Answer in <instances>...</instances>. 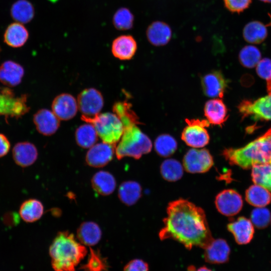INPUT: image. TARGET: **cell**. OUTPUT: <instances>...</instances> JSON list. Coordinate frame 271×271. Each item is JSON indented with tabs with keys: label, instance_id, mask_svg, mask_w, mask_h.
Segmentation results:
<instances>
[{
	"label": "cell",
	"instance_id": "cell-1",
	"mask_svg": "<svg viewBox=\"0 0 271 271\" xmlns=\"http://www.w3.org/2000/svg\"><path fill=\"white\" fill-rule=\"evenodd\" d=\"M167 214L159 233L161 240L174 239L191 249H204L214 239L204 211L193 203L184 199L171 202Z\"/></svg>",
	"mask_w": 271,
	"mask_h": 271
},
{
	"label": "cell",
	"instance_id": "cell-2",
	"mask_svg": "<svg viewBox=\"0 0 271 271\" xmlns=\"http://www.w3.org/2000/svg\"><path fill=\"white\" fill-rule=\"evenodd\" d=\"M87 252L85 246L68 231L59 232L49 247L54 271H76V267Z\"/></svg>",
	"mask_w": 271,
	"mask_h": 271
},
{
	"label": "cell",
	"instance_id": "cell-3",
	"mask_svg": "<svg viewBox=\"0 0 271 271\" xmlns=\"http://www.w3.org/2000/svg\"><path fill=\"white\" fill-rule=\"evenodd\" d=\"M222 154L230 165L249 169L257 164L271 162V127L263 135L246 146L224 149Z\"/></svg>",
	"mask_w": 271,
	"mask_h": 271
},
{
	"label": "cell",
	"instance_id": "cell-4",
	"mask_svg": "<svg viewBox=\"0 0 271 271\" xmlns=\"http://www.w3.org/2000/svg\"><path fill=\"white\" fill-rule=\"evenodd\" d=\"M123 126V134L115 148V153L118 160L126 157L139 159L142 155L151 151L152 143L151 140L137 124H131Z\"/></svg>",
	"mask_w": 271,
	"mask_h": 271
},
{
	"label": "cell",
	"instance_id": "cell-5",
	"mask_svg": "<svg viewBox=\"0 0 271 271\" xmlns=\"http://www.w3.org/2000/svg\"><path fill=\"white\" fill-rule=\"evenodd\" d=\"M102 142L116 146L123 132V124L114 113H99L91 122Z\"/></svg>",
	"mask_w": 271,
	"mask_h": 271
},
{
	"label": "cell",
	"instance_id": "cell-6",
	"mask_svg": "<svg viewBox=\"0 0 271 271\" xmlns=\"http://www.w3.org/2000/svg\"><path fill=\"white\" fill-rule=\"evenodd\" d=\"M77 101L81 119L87 123H91L100 113L104 104L101 93L94 88L82 90L78 94Z\"/></svg>",
	"mask_w": 271,
	"mask_h": 271
},
{
	"label": "cell",
	"instance_id": "cell-7",
	"mask_svg": "<svg viewBox=\"0 0 271 271\" xmlns=\"http://www.w3.org/2000/svg\"><path fill=\"white\" fill-rule=\"evenodd\" d=\"M187 125L181 134L182 140L188 146L193 148H202L209 142L210 137L205 128L209 126L207 120L186 119Z\"/></svg>",
	"mask_w": 271,
	"mask_h": 271
},
{
	"label": "cell",
	"instance_id": "cell-8",
	"mask_svg": "<svg viewBox=\"0 0 271 271\" xmlns=\"http://www.w3.org/2000/svg\"><path fill=\"white\" fill-rule=\"evenodd\" d=\"M27 95L16 97L13 90L9 88H2L0 91V115L19 117L30 108L27 104Z\"/></svg>",
	"mask_w": 271,
	"mask_h": 271
},
{
	"label": "cell",
	"instance_id": "cell-9",
	"mask_svg": "<svg viewBox=\"0 0 271 271\" xmlns=\"http://www.w3.org/2000/svg\"><path fill=\"white\" fill-rule=\"evenodd\" d=\"M242 118L255 120H271V93L255 100H244L239 104Z\"/></svg>",
	"mask_w": 271,
	"mask_h": 271
},
{
	"label": "cell",
	"instance_id": "cell-10",
	"mask_svg": "<svg viewBox=\"0 0 271 271\" xmlns=\"http://www.w3.org/2000/svg\"><path fill=\"white\" fill-rule=\"evenodd\" d=\"M183 163L186 171L195 174L208 172L213 166L214 162L213 157L208 150L192 148L184 155Z\"/></svg>",
	"mask_w": 271,
	"mask_h": 271
},
{
	"label": "cell",
	"instance_id": "cell-11",
	"mask_svg": "<svg viewBox=\"0 0 271 271\" xmlns=\"http://www.w3.org/2000/svg\"><path fill=\"white\" fill-rule=\"evenodd\" d=\"M215 204L221 214L226 216H232L240 211L243 201L241 195L235 190L225 189L216 196Z\"/></svg>",
	"mask_w": 271,
	"mask_h": 271
},
{
	"label": "cell",
	"instance_id": "cell-12",
	"mask_svg": "<svg viewBox=\"0 0 271 271\" xmlns=\"http://www.w3.org/2000/svg\"><path fill=\"white\" fill-rule=\"evenodd\" d=\"M115 148V146L103 142L95 144L87 152L85 157L86 164L94 168L106 166L112 160Z\"/></svg>",
	"mask_w": 271,
	"mask_h": 271
},
{
	"label": "cell",
	"instance_id": "cell-13",
	"mask_svg": "<svg viewBox=\"0 0 271 271\" xmlns=\"http://www.w3.org/2000/svg\"><path fill=\"white\" fill-rule=\"evenodd\" d=\"M201 83L204 94L212 98H222L227 85L222 73L216 70L203 75Z\"/></svg>",
	"mask_w": 271,
	"mask_h": 271
},
{
	"label": "cell",
	"instance_id": "cell-14",
	"mask_svg": "<svg viewBox=\"0 0 271 271\" xmlns=\"http://www.w3.org/2000/svg\"><path fill=\"white\" fill-rule=\"evenodd\" d=\"M78 109L77 100L69 93L58 95L52 103V111L60 120L72 119L76 115Z\"/></svg>",
	"mask_w": 271,
	"mask_h": 271
},
{
	"label": "cell",
	"instance_id": "cell-15",
	"mask_svg": "<svg viewBox=\"0 0 271 271\" xmlns=\"http://www.w3.org/2000/svg\"><path fill=\"white\" fill-rule=\"evenodd\" d=\"M204 249V258L207 262L220 264L228 260L230 248L223 239H213Z\"/></svg>",
	"mask_w": 271,
	"mask_h": 271
},
{
	"label": "cell",
	"instance_id": "cell-16",
	"mask_svg": "<svg viewBox=\"0 0 271 271\" xmlns=\"http://www.w3.org/2000/svg\"><path fill=\"white\" fill-rule=\"evenodd\" d=\"M33 121L38 132L44 136L53 134L60 126V119L47 109L39 110L34 115Z\"/></svg>",
	"mask_w": 271,
	"mask_h": 271
},
{
	"label": "cell",
	"instance_id": "cell-17",
	"mask_svg": "<svg viewBox=\"0 0 271 271\" xmlns=\"http://www.w3.org/2000/svg\"><path fill=\"white\" fill-rule=\"evenodd\" d=\"M137 49V43L130 35H122L115 38L111 44V52L116 58L121 60L131 59Z\"/></svg>",
	"mask_w": 271,
	"mask_h": 271
},
{
	"label": "cell",
	"instance_id": "cell-18",
	"mask_svg": "<svg viewBox=\"0 0 271 271\" xmlns=\"http://www.w3.org/2000/svg\"><path fill=\"white\" fill-rule=\"evenodd\" d=\"M227 229L233 234L237 243L241 245L250 242L254 232L251 221L243 216L228 223Z\"/></svg>",
	"mask_w": 271,
	"mask_h": 271
},
{
	"label": "cell",
	"instance_id": "cell-19",
	"mask_svg": "<svg viewBox=\"0 0 271 271\" xmlns=\"http://www.w3.org/2000/svg\"><path fill=\"white\" fill-rule=\"evenodd\" d=\"M38 152L36 146L28 142L16 144L13 149V157L15 163L22 167L33 165L37 160Z\"/></svg>",
	"mask_w": 271,
	"mask_h": 271
},
{
	"label": "cell",
	"instance_id": "cell-20",
	"mask_svg": "<svg viewBox=\"0 0 271 271\" xmlns=\"http://www.w3.org/2000/svg\"><path fill=\"white\" fill-rule=\"evenodd\" d=\"M204 111L209 123L216 125L221 126L229 116L225 104L219 98L207 101L204 105Z\"/></svg>",
	"mask_w": 271,
	"mask_h": 271
},
{
	"label": "cell",
	"instance_id": "cell-21",
	"mask_svg": "<svg viewBox=\"0 0 271 271\" xmlns=\"http://www.w3.org/2000/svg\"><path fill=\"white\" fill-rule=\"evenodd\" d=\"M147 37L152 45L161 46L166 45L172 37V30L170 27L162 21H155L148 27Z\"/></svg>",
	"mask_w": 271,
	"mask_h": 271
},
{
	"label": "cell",
	"instance_id": "cell-22",
	"mask_svg": "<svg viewBox=\"0 0 271 271\" xmlns=\"http://www.w3.org/2000/svg\"><path fill=\"white\" fill-rule=\"evenodd\" d=\"M24 74L23 67L15 62L7 61L0 66V81L8 86L14 87L19 84Z\"/></svg>",
	"mask_w": 271,
	"mask_h": 271
},
{
	"label": "cell",
	"instance_id": "cell-23",
	"mask_svg": "<svg viewBox=\"0 0 271 271\" xmlns=\"http://www.w3.org/2000/svg\"><path fill=\"white\" fill-rule=\"evenodd\" d=\"M29 34L27 28L21 23L16 22L9 25L4 35V41L13 48L23 46L27 41Z\"/></svg>",
	"mask_w": 271,
	"mask_h": 271
},
{
	"label": "cell",
	"instance_id": "cell-24",
	"mask_svg": "<svg viewBox=\"0 0 271 271\" xmlns=\"http://www.w3.org/2000/svg\"><path fill=\"white\" fill-rule=\"evenodd\" d=\"M102 232L99 226L93 221L82 222L77 230V237L82 244L96 245L100 241Z\"/></svg>",
	"mask_w": 271,
	"mask_h": 271
},
{
	"label": "cell",
	"instance_id": "cell-25",
	"mask_svg": "<svg viewBox=\"0 0 271 271\" xmlns=\"http://www.w3.org/2000/svg\"><path fill=\"white\" fill-rule=\"evenodd\" d=\"M91 184L94 191L102 196L112 194L116 185L114 176L105 171H100L94 174L91 179Z\"/></svg>",
	"mask_w": 271,
	"mask_h": 271
},
{
	"label": "cell",
	"instance_id": "cell-26",
	"mask_svg": "<svg viewBox=\"0 0 271 271\" xmlns=\"http://www.w3.org/2000/svg\"><path fill=\"white\" fill-rule=\"evenodd\" d=\"M242 35L247 42L253 44H260L267 36V26L260 21H250L244 26Z\"/></svg>",
	"mask_w": 271,
	"mask_h": 271
},
{
	"label": "cell",
	"instance_id": "cell-27",
	"mask_svg": "<svg viewBox=\"0 0 271 271\" xmlns=\"http://www.w3.org/2000/svg\"><path fill=\"white\" fill-rule=\"evenodd\" d=\"M12 18L16 22L26 24L30 22L35 16L33 4L28 0H18L12 6L10 10Z\"/></svg>",
	"mask_w": 271,
	"mask_h": 271
},
{
	"label": "cell",
	"instance_id": "cell-28",
	"mask_svg": "<svg viewBox=\"0 0 271 271\" xmlns=\"http://www.w3.org/2000/svg\"><path fill=\"white\" fill-rule=\"evenodd\" d=\"M44 208L42 203L36 199H29L21 205L19 214L26 222L32 223L39 220L43 215Z\"/></svg>",
	"mask_w": 271,
	"mask_h": 271
},
{
	"label": "cell",
	"instance_id": "cell-29",
	"mask_svg": "<svg viewBox=\"0 0 271 271\" xmlns=\"http://www.w3.org/2000/svg\"><path fill=\"white\" fill-rule=\"evenodd\" d=\"M142 195V187L137 182L127 181L122 183L118 190V197L125 205L134 204Z\"/></svg>",
	"mask_w": 271,
	"mask_h": 271
},
{
	"label": "cell",
	"instance_id": "cell-30",
	"mask_svg": "<svg viewBox=\"0 0 271 271\" xmlns=\"http://www.w3.org/2000/svg\"><path fill=\"white\" fill-rule=\"evenodd\" d=\"M245 200L256 207H264L271 202V193L266 188L256 184L250 186L245 191Z\"/></svg>",
	"mask_w": 271,
	"mask_h": 271
},
{
	"label": "cell",
	"instance_id": "cell-31",
	"mask_svg": "<svg viewBox=\"0 0 271 271\" xmlns=\"http://www.w3.org/2000/svg\"><path fill=\"white\" fill-rule=\"evenodd\" d=\"M98 134L92 123H87L79 126L76 130L75 138L77 144L84 149L94 145L98 140Z\"/></svg>",
	"mask_w": 271,
	"mask_h": 271
},
{
	"label": "cell",
	"instance_id": "cell-32",
	"mask_svg": "<svg viewBox=\"0 0 271 271\" xmlns=\"http://www.w3.org/2000/svg\"><path fill=\"white\" fill-rule=\"evenodd\" d=\"M251 177L254 184L271 191V163L253 165L251 167Z\"/></svg>",
	"mask_w": 271,
	"mask_h": 271
},
{
	"label": "cell",
	"instance_id": "cell-33",
	"mask_svg": "<svg viewBox=\"0 0 271 271\" xmlns=\"http://www.w3.org/2000/svg\"><path fill=\"white\" fill-rule=\"evenodd\" d=\"M160 172L165 180L175 182L182 178L183 175V167L177 160L169 159L162 163Z\"/></svg>",
	"mask_w": 271,
	"mask_h": 271
},
{
	"label": "cell",
	"instance_id": "cell-34",
	"mask_svg": "<svg viewBox=\"0 0 271 271\" xmlns=\"http://www.w3.org/2000/svg\"><path fill=\"white\" fill-rule=\"evenodd\" d=\"M154 146L155 151L159 156L167 157L175 152L177 149V143L172 136L162 134L157 138Z\"/></svg>",
	"mask_w": 271,
	"mask_h": 271
},
{
	"label": "cell",
	"instance_id": "cell-35",
	"mask_svg": "<svg viewBox=\"0 0 271 271\" xmlns=\"http://www.w3.org/2000/svg\"><path fill=\"white\" fill-rule=\"evenodd\" d=\"M113 111L121 120L123 126L140 123L138 117L127 102H117L113 106Z\"/></svg>",
	"mask_w": 271,
	"mask_h": 271
},
{
	"label": "cell",
	"instance_id": "cell-36",
	"mask_svg": "<svg viewBox=\"0 0 271 271\" xmlns=\"http://www.w3.org/2000/svg\"><path fill=\"white\" fill-rule=\"evenodd\" d=\"M261 57L259 49L253 45L244 46L239 53L240 64L248 68H252L256 66L261 60Z\"/></svg>",
	"mask_w": 271,
	"mask_h": 271
},
{
	"label": "cell",
	"instance_id": "cell-37",
	"mask_svg": "<svg viewBox=\"0 0 271 271\" xmlns=\"http://www.w3.org/2000/svg\"><path fill=\"white\" fill-rule=\"evenodd\" d=\"M112 24L114 28L120 31L130 30L133 27L134 16L126 8H120L114 14Z\"/></svg>",
	"mask_w": 271,
	"mask_h": 271
},
{
	"label": "cell",
	"instance_id": "cell-38",
	"mask_svg": "<svg viewBox=\"0 0 271 271\" xmlns=\"http://www.w3.org/2000/svg\"><path fill=\"white\" fill-rule=\"evenodd\" d=\"M82 268L84 271H106L107 264L100 253L90 248L87 261Z\"/></svg>",
	"mask_w": 271,
	"mask_h": 271
},
{
	"label": "cell",
	"instance_id": "cell-39",
	"mask_svg": "<svg viewBox=\"0 0 271 271\" xmlns=\"http://www.w3.org/2000/svg\"><path fill=\"white\" fill-rule=\"evenodd\" d=\"M252 223L258 229L266 227L271 219L270 212L264 207H257L253 209L250 215Z\"/></svg>",
	"mask_w": 271,
	"mask_h": 271
},
{
	"label": "cell",
	"instance_id": "cell-40",
	"mask_svg": "<svg viewBox=\"0 0 271 271\" xmlns=\"http://www.w3.org/2000/svg\"><path fill=\"white\" fill-rule=\"evenodd\" d=\"M252 0H223L225 8L230 12L240 13L247 9Z\"/></svg>",
	"mask_w": 271,
	"mask_h": 271
},
{
	"label": "cell",
	"instance_id": "cell-41",
	"mask_svg": "<svg viewBox=\"0 0 271 271\" xmlns=\"http://www.w3.org/2000/svg\"><path fill=\"white\" fill-rule=\"evenodd\" d=\"M257 75L266 81L271 79V59L265 58L260 60L256 65Z\"/></svg>",
	"mask_w": 271,
	"mask_h": 271
},
{
	"label": "cell",
	"instance_id": "cell-42",
	"mask_svg": "<svg viewBox=\"0 0 271 271\" xmlns=\"http://www.w3.org/2000/svg\"><path fill=\"white\" fill-rule=\"evenodd\" d=\"M147 262L141 259L129 261L124 267L123 271H149Z\"/></svg>",
	"mask_w": 271,
	"mask_h": 271
},
{
	"label": "cell",
	"instance_id": "cell-43",
	"mask_svg": "<svg viewBox=\"0 0 271 271\" xmlns=\"http://www.w3.org/2000/svg\"><path fill=\"white\" fill-rule=\"evenodd\" d=\"M10 149V143L8 138L0 133V158L6 155Z\"/></svg>",
	"mask_w": 271,
	"mask_h": 271
},
{
	"label": "cell",
	"instance_id": "cell-44",
	"mask_svg": "<svg viewBox=\"0 0 271 271\" xmlns=\"http://www.w3.org/2000/svg\"><path fill=\"white\" fill-rule=\"evenodd\" d=\"M267 81V93H271V79L268 80Z\"/></svg>",
	"mask_w": 271,
	"mask_h": 271
},
{
	"label": "cell",
	"instance_id": "cell-45",
	"mask_svg": "<svg viewBox=\"0 0 271 271\" xmlns=\"http://www.w3.org/2000/svg\"><path fill=\"white\" fill-rule=\"evenodd\" d=\"M195 271H213V270L206 266H201L198 268Z\"/></svg>",
	"mask_w": 271,
	"mask_h": 271
},
{
	"label": "cell",
	"instance_id": "cell-46",
	"mask_svg": "<svg viewBox=\"0 0 271 271\" xmlns=\"http://www.w3.org/2000/svg\"><path fill=\"white\" fill-rule=\"evenodd\" d=\"M268 17L269 18V22L266 25V26L271 27V13H268Z\"/></svg>",
	"mask_w": 271,
	"mask_h": 271
},
{
	"label": "cell",
	"instance_id": "cell-47",
	"mask_svg": "<svg viewBox=\"0 0 271 271\" xmlns=\"http://www.w3.org/2000/svg\"><path fill=\"white\" fill-rule=\"evenodd\" d=\"M263 3H271V0H259Z\"/></svg>",
	"mask_w": 271,
	"mask_h": 271
},
{
	"label": "cell",
	"instance_id": "cell-48",
	"mask_svg": "<svg viewBox=\"0 0 271 271\" xmlns=\"http://www.w3.org/2000/svg\"><path fill=\"white\" fill-rule=\"evenodd\" d=\"M1 47H0V52H1Z\"/></svg>",
	"mask_w": 271,
	"mask_h": 271
},
{
	"label": "cell",
	"instance_id": "cell-49",
	"mask_svg": "<svg viewBox=\"0 0 271 271\" xmlns=\"http://www.w3.org/2000/svg\"><path fill=\"white\" fill-rule=\"evenodd\" d=\"M271 163V162H270Z\"/></svg>",
	"mask_w": 271,
	"mask_h": 271
}]
</instances>
